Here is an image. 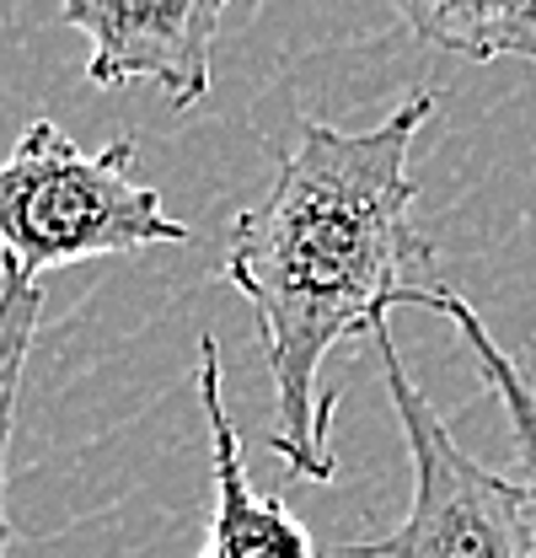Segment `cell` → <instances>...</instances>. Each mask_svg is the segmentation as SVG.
<instances>
[{"instance_id": "6da1fadb", "label": "cell", "mask_w": 536, "mask_h": 558, "mask_svg": "<svg viewBox=\"0 0 536 558\" xmlns=\"http://www.w3.org/2000/svg\"><path fill=\"white\" fill-rule=\"evenodd\" d=\"M435 108L440 92L418 86L370 130L301 119L268 194L231 220L226 284L258 317L273 381L268 451L301 484H328L338 468L328 446L338 392L322 387V360L407 306V275L435 264L407 167Z\"/></svg>"}, {"instance_id": "7a4b0ae2", "label": "cell", "mask_w": 536, "mask_h": 558, "mask_svg": "<svg viewBox=\"0 0 536 558\" xmlns=\"http://www.w3.org/2000/svg\"><path fill=\"white\" fill-rule=\"evenodd\" d=\"M134 135L81 150L54 119H33L0 161V258L38 279L86 258L194 242V231L167 215L161 194L134 172Z\"/></svg>"}, {"instance_id": "3957f363", "label": "cell", "mask_w": 536, "mask_h": 558, "mask_svg": "<svg viewBox=\"0 0 536 558\" xmlns=\"http://www.w3.org/2000/svg\"><path fill=\"white\" fill-rule=\"evenodd\" d=\"M370 344L387 371V398L398 409L413 494L398 532L370 543H343V558H526V499L521 484L483 468L451 424L435 414L424 387L407 376L392 323L370 328Z\"/></svg>"}, {"instance_id": "277c9868", "label": "cell", "mask_w": 536, "mask_h": 558, "mask_svg": "<svg viewBox=\"0 0 536 558\" xmlns=\"http://www.w3.org/2000/svg\"><path fill=\"white\" fill-rule=\"evenodd\" d=\"M60 22L86 33V81L92 86H130L150 81L172 108H194L209 92L215 33L226 22L220 0H70Z\"/></svg>"}, {"instance_id": "5b68a950", "label": "cell", "mask_w": 536, "mask_h": 558, "mask_svg": "<svg viewBox=\"0 0 536 558\" xmlns=\"http://www.w3.org/2000/svg\"><path fill=\"white\" fill-rule=\"evenodd\" d=\"M226 365H220V339H199V371H194V392H199L204 424H209V532H204L199 558H317L312 532L290 515V505L279 494H264L247 478V457H242V429L226 409Z\"/></svg>"}, {"instance_id": "8992f818", "label": "cell", "mask_w": 536, "mask_h": 558, "mask_svg": "<svg viewBox=\"0 0 536 558\" xmlns=\"http://www.w3.org/2000/svg\"><path fill=\"white\" fill-rule=\"evenodd\" d=\"M413 306H429L440 312L462 344H467L477 376L488 381V392L499 398V409L510 418V440H515V484H521V499H526V558H536V387L526 381V371L515 365V354L488 333V323L472 312L467 295L446 290V284H413L407 295Z\"/></svg>"}, {"instance_id": "52a82bcc", "label": "cell", "mask_w": 536, "mask_h": 558, "mask_svg": "<svg viewBox=\"0 0 536 558\" xmlns=\"http://www.w3.org/2000/svg\"><path fill=\"white\" fill-rule=\"evenodd\" d=\"M398 16L435 49L462 60H532L536 65V0L462 5V0H402Z\"/></svg>"}, {"instance_id": "ba28073f", "label": "cell", "mask_w": 536, "mask_h": 558, "mask_svg": "<svg viewBox=\"0 0 536 558\" xmlns=\"http://www.w3.org/2000/svg\"><path fill=\"white\" fill-rule=\"evenodd\" d=\"M38 317H44V279L22 275L11 258H0V558H16V532H11V429H16L22 371H27V349L38 339Z\"/></svg>"}]
</instances>
